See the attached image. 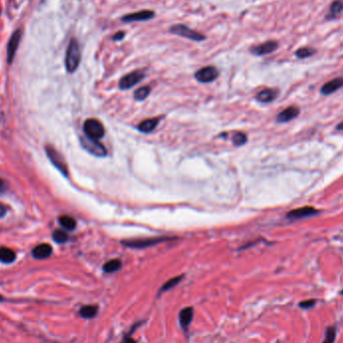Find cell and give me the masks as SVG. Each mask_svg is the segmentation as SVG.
<instances>
[{
  "label": "cell",
  "instance_id": "6da1fadb",
  "mask_svg": "<svg viewBox=\"0 0 343 343\" xmlns=\"http://www.w3.org/2000/svg\"><path fill=\"white\" fill-rule=\"evenodd\" d=\"M81 60V52L78 41L73 38L68 44L65 53V67L69 74H73L78 69Z\"/></svg>",
  "mask_w": 343,
  "mask_h": 343
},
{
  "label": "cell",
  "instance_id": "7a4b0ae2",
  "mask_svg": "<svg viewBox=\"0 0 343 343\" xmlns=\"http://www.w3.org/2000/svg\"><path fill=\"white\" fill-rule=\"evenodd\" d=\"M173 240V238H165V237H159V238H140V239H130V240H124L122 241V244L130 247V248H147L151 247L154 245L159 244V243L165 242V241H171Z\"/></svg>",
  "mask_w": 343,
  "mask_h": 343
},
{
  "label": "cell",
  "instance_id": "3957f363",
  "mask_svg": "<svg viewBox=\"0 0 343 343\" xmlns=\"http://www.w3.org/2000/svg\"><path fill=\"white\" fill-rule=\"evenodd\" d=\"M83 132L85 136L94 139L101 140L105 136V126L96 119H89L83 124Z\"/></svg>",
  "mask_w": 343,
  "mask_h": 343
},
{
  "label": "cell",
  "instance_id": "277c9868",
  "mask_svg": "<svg viewBox=\"0 0 343 343\" xmlns=\"http://www.w3.org/2000/svg\"><path fill=\"white\" fill-rule=\"evenodd\" d=\"M170 32L176 34L181 37L188 38L193 41H203L206 39V36L202 33H200L194 30H191L190 27L184 24H176L170 27Z\"/></svg>",
  "mask_w": 343,
  "mask_h": 343
},
{
  "label": "cell",
  "instance_id": "5b68a950",
  "mask_svg": "<svg viewBox=\"0 0 343 343\" xmlns=\"http://www.w3.org/2000/svg\"><path fill=\"white\" fill-rule=\"evenodd\" d=\"M80 144L85 151H88L90 154H92L95 156H101V158H104V156H106L108 155V151L105 148V146L103 144H101L99 140H97L91 139L87 136L81 137Z\"/></svg>",
  "mask_w": 343,
  "mask_h": 343
},
{
  "label": "cell",
  "instance_id": "8992f818",
  "mask_svg": "<svg viewBox=\"0 0 343 343\" xmlns=\"http://www.w3.org/2000/svg\"><path fill=\"white\" fill-rule=\"evenodd\" d=\"M146 73L144 70H135L132 73L127 74L124 76L120 81H119V87L121 90H130L133 87H135L136 84H138L140 81L145 78Z\"/></svg>",
  "mask_w": 343,
  "mask_h": 343
},
{
  "label": "cell",
  "instance_id": "52a82bcc",
  "mask_svg": "<svg viewBox=\"0 0 343 343\" xmlns=\"http://www.w3.org/2000/svg\"><path fill=\"white\" fill-rule=\"evenodd\" d=\"M46 151H47V155L48 156V159L50 160V162L55 166V168L59 170L62 175L67 177L68 176V168H67V165H66L64 159L62 158V156L51 146H47Z\"/></svg>",
  "mask_w": 343,
  "mask_h": 343
},
{
  "label": "cell",
  "instance_id": "ba28073f",
  "mask_svg": "<svg viewBox=\"0 0 343 343\" xmlns=\"http://www.w3.org/2000/svg\"><path fill=\"white\" fill-rule=\"evenodd\" d=\"M318 214H319V211L317 209H315L314 207H311V206H305V207L291 210L287 214V215H286V218H287L289 221H297V220H301V219L316 216V215H318Z\"/></svg>",
  "mask_w": 343,
  "mask_h": 343
},
{
  "label": "cell",
  "instance_id": "9c48e42d",
  "mask_svg": "<svg viewBox=\"0 0 343 343\" xmlns=\"http://www.w3.org/2000/svg\"><path fill=\"white\" fill-rule=\"evenodd\" d=\"M218 77H219V70L215 66H212V65L200 68L195 74V78L199 82H202V83L212 82L215 79H217Z\"/></svg>",
  "mask_w": 343,
  "mask_h": 343
},
{
  "label": "cell",
  "instance_id": "30bf717a",
  "mask_svg": "<svg viewBox=\"0 0 343 343\" xmlns=\"http://www.w3.org/2000/svg\"><path fill=\"white\" fill-rule=\"evenodd\" d=\"M155 17V12L153 10H140L133 13H128L124 16L121 20L125 23H130L135 21H147Z\"/></svg>",
  "mask_w": 343,
  "mask_h": 343
},
{
  "label": "cell",
  "instance_id": "8fae6325",
  "mask_svg": "<svg viewBox=\"0 0 343 343\" xmlns=\"http://www.w3.org/2000/svg\"><path fill=\"white\" fill-rule=\"evenodd\" d=\"M22 36V32L20 30H17L13 32V34L11 35L8 45H7V62L9 64L12 63L14 57H16V51L18 49L19 44H20V39Z\"/></svg>",
  "mask_w": 343,
  "mask_h": 343
},
{
  "label": "cell",
  "instance_id": "7c38bea8",
  "mask_svg": "<svg viewBox=\"0 0 343 343\" xmlns=\"http://www.w3.org/2000/svg\"><path fill=\"white\" fill-rule=\"evenodd\" d=\"M278 48V42L275 40H269L266 42H263V44L253 47L250 51L254 54V55H266L269 53H272L273 51H275Z\"/></svg>",
  "mask_w": 343,
  "mask_h": 343
},
{
  "label": "cell",
  "instance_id": "4fadbf2b",
  "mask_svg": "<svg viewBox=\"0 0 343 343\" xmlns=\"http://www.w3.org/2000/svg\"><path fill=\"white\" fill-rule=\"evenodd\" d=\"M299 109L297 107H288L287 109H283L281 112L277 114L276 121L279 124H284L288 123L294 119H296L299 116Z\"/></svg>",
  "mask_w": 343,
  "mask_h": 343
},
{
  "label": "cell",
  "instance_id": "5bb4252c",
  "mask_svg": "<svg viewBox=\"0 0 343 343\" xmlns=\"http://www.w3.org/2000/svg\"><path fill=\"white\" fill-rule=\"evenodd\" d=\"M342 87H343V78H336L324 83L322 85L320 92L324 95H329L339 91Z\"/></svg>",
  "mask_w": 343,
  "mask_h": 343
},
{
  "label": "cell",
  "instance_id": "9a60e30c",
  "mask_svg": "<svg viewBox=\"0 0 343 343\" xmlns=\"http://www.w3.org/2000/svg\"><path fill=\"white\" fill-rule=\"evenodd\" d=\"M193 316H194V310L192 307H186L181 310L179 314V319H180L181 327L184 331L189 330V326L192 323Z\"/></svg>",
  "mask_w": 343,
  "mask_h": 343
},
{
  "label": "cell",
  "instance_id": "2e32d148",
  "mask_svg": "<svg viewBox=\"0 0 343 343\" xmlns=\"http://www.w3.org/2000/svg\"><path fill=\"white\" fill-rule=\"evenodd\" d=\"M31 254L34 259H38V260L47 259L52 254V247L49 244H46V243H44V244H40L34 247Z\"/></svg>",
  "mask_w": 343,
  "mask_h": 343
},
{
  "label": "cell",
  "instance_id": "e0dca14e",
  "mask_svg": "<svg viewBox=\"0 0 343 343\" xmlns=\"http://www.w3.org/2000/svg\"><path fill=\"white\" fill-rule=\"evenodd\" d=\"M279 94L278 90L275 89H265L256 94V99L260 103H271L277 98Z\"/></svg>",
  "mask_w": 343,
  "mask_h": 343
},
{
  "label": "cell",
  "instance_id": "ac0fdd59",
  "mask_svg": "<svg viewBox=\"0 0 343 343\" xmlns=\"http://www.w3.org/2000/svg\"><path fill=\"white\" fill-rule=\"evenodd\" d=\"M161 118H152V119H147L145 121H142L139 124L138 130L141 133H151L153 132L155 128L158 125Z\"/></svg>",
  "mask_w": 343,
  "mask_h": 343
},
{
  "label": "cell",
  "instance_id": "d6986e66",
  "mask_svg": "<svg viewBox=\"0 0 343 343\" xmlns=\"http://www.w3.org/2000/svg\"><path fill=\"white\" fill-rule=\"evenodd\" d=\"M342 11H343V0H334V1L330 5L329 12L327 13L326 18L328 20L334 19L339 16Z\"/></svg>",
  "mask_w": 343,
  "mask_h": 343
},
{
  "label": "cell",
  "instance_id": "ffe728a7",
  "mask_svg": "<svg viewBox=\"0 0 343 343\" xmlns=\"http://www.w3.org/2000/svg\"><path fill=\"white\" fill-rule=\"evenodd\" d=\"M98 313L97 305H85L80 308L79 315L84 319H93Z\"/></svg>",
  "mask_w": 343,
  "mask_h": 343
},
{
  "label": "cell",
  "instance_id": "44dd1931",
  "mask_svg": "<svg viewBox=\"0 0 343 343\" xmlns=\"http://www.w3.org/2000/svg\"><path fill=\"white\" fill-rule=\"evenodd\" d=\"M16 255L13 250L6 247L0 248V262L4 264H10L16 261Z\"/></svg>",
  "mask_w": 343,
  "mask_h": 343
},
{
  "label": "cell",
  "instance_id": "7402d4cb",
  "mask_svg": "<svg viewBox=\"0 0 343 343\" xmlns=\"http://www.w3.org/2000/svg\"><path fill=\"white\" fill-rule=\"evenodd\" d=\"M122 268V261L119 259H111L106 262L103 266V270L106 273H114Z\"/></svg>",
  "mask_w": 343,
  "mask_h": 343
},
{
  "label": "cell",
  "instance_id": "603a6c76",
  "mask_svg": "<svg viewBox=\"0 0 343 343\" xmlns=\"http://www.w3.org/2000/svg\"><path fill=\"white\" fill-rule=\"evenodd\" d=\"M184 278V275H180V276H177V277H174V278H172L170 280H168L159 291V295L163 292H166V291H169L171 289H173L174 287H176V286L182 281V279Z\"/></svg>",
  "mask_w": 343,
  "mask_h": 343
},
{
  "label": "cell",
  "instance_id": "cb8c5ba5",
  "mask_svg": "<svg viewBox=\"0 0 343 343\" xmlns=\"http://www.w3.org/2000/svg\"><path fill=\"white\" fill-rule=\"evenodd\" d=\"M59 222L61 224V226L66 230H74L77 226V221L75 220V218L67 216V215H63L61 216L59 219Z\"/></svg>",
  "mask_w": 343,
  "mask_h": 343
},
{
  "label": "cell",
  "instance_id": "d4e9b609",
  "mask_svg": "<svg viewBox=\"0 0 343 343\" xmlns=\"http://www.w3.org/2000/svg\"><path fill=\"white\" fill-rule=\"evenodd\" d=\"M151 93V88L150 87H141L140 89H138L135 94H134V98L136 99V101H139V102H141V101H144L145 98L148 97V95L150 94Z\"/></svg>",
  "mask_w": 343,
  "mask_h": 343
},
{
  "label": "cell",
  "instance_id": "484cf974",
  "mask_svg": "<svg viewBox=\"0 0 343 343\" xmlns=\"http://www.w3.org/2000/svg\"><path fill=\"white\" fill-rule=\"evenodd\" d=\"M314 53H315V49H313L311 47H301L296 50L295 55L300 60H304L312 56Z\"/></svg>",
  "mask_w": 343,
  "mask_h": 343
},
{
  "label": "cell",
  "instance_id": "4316f807",
  "mask_svg": "<svg viewBox=\"0 0 343 343\" xmlns=\"http://www.w3.org/2000/svg\"><path fill=\"white\" fill-rule=\"evenodd\" d=\"M336 338V328L335 327H327L325 331V338L322 343H334Z\"/></svg>",
  "mask_w": 343,
  "mask_h": 343
},
{
  "label": "cell",
  "instance_id": "83f0119b",
  "mask_svg": "<svg viewBox=\"0 0 343 343\" xmlns=\"http://www.w3.org/2000/svg\"><path fill=\"white\" fill-rule=\"evenodd\" d=\"M52 238L59 244H63L68 240V235L62 230H55L52 234Z\"/></svg>",
  "mask_w": 343,
  "mask_h": 343
},
{
  "label": "cell",
  "instance_id": "f1b7e54d",
  "mask_svg": "<svg viewBox=\"0 0 343 343\" xmlns=\"http://www.w3.org/2000/svg\"><path fill=\"white\" fill-rule=\"evenodd\" d=\"M246 141H247V136L244 133H236L233 137V142L237 147L246 144Z\"/></svg>",
  "mask_w": 343,
  "mask_h": 343
},
{
  "label": "cell",
  "instance_id": "f546056e",
  "mask_svg": "<svg viewBox=\"0 0 343 343\" xmlns=\"http://www.w3.org/2000/svg\"><path fill=\"white\" fill-rule=\"evenodd\" d=\"M317 303V300L316 299H308V300H305V301H301L299 303V307L300 308H302V309H310L312 307H314L316 305Z\"/></svg>",
  "mask_w": 343,
  "mask_h": 343
},
{
  "label": "cell",
  "instance_id": "4dcf8cb0",
  "mask_svg": "<svg viewBox=\"0 0 343 343\" xmlns=\"http://www.w3.org/2000/svg\"><path fill=\"white\" fill-rule=\"evenodd\" d=\"M125 36V31H119L116 34L112 35V40L120 41V40H123Z\"/></svg>",
  "mask_w": 343,
  "mask_h": 343
},
{
  "label": "cell",
  "instance_id": "1f68e13d",
  "mask_svg": "<svg viewBox=\"0 0 343 343\" xmlns=\"http://www.w3.org/2000/svg\"><path fill=\"white\" fill-rule=\"evenodd\" d=\"M5 189H6V184L1 178H0V193H2L3 191H5Z\"/></svg>",
  "mask_w": 343,
  "mask_h": 343
},
{
  "label": "cell",
  "instance_id": "d6a6232c",
  "mask_svg": "<svg viewBox=\"0 0 343 343\" xmlns=\"http://www.w3.org/2000/svg\"><path fill=\"white\" fill-rule=\"evenodd\" d=\"M6 214V208L0 204V218H2L4 215Z\"/></svg>",
  "mask_w": 343,
  "mask_h": 343
},
{
  "label": "cell",
  "instance_id": "836d02e7",
  "mask_svg": "<svg viewBox=\"0 0 343 343\" xmlns=\"http://www.w3.org/2000/svg\"><path fill=\"white\" fill-rule=\"evenodd\" d=\"M336 130H337V131H343V122H341V123L338 124V125L336 126Z\"/></svg>",
  "mask_w": 343,
  "mask_h": 343
},
{
  "label": "cell",
  "instance_id": "e575fe53",
  "mask_svg": "<svg viewBox=\"0 0 343 343\" xmlns=\"http://www.w3.org/2000/svg\"><path fill=\"white\" fill-rule=\"evenodd\" d=\"M2 301H4V298L1 294H0V302H2Z\"/></svg>",
  "mask_w": 343,
  "mask_h": 343
},
{
  "label": "cell",
  "instance_id": "d590c367",
  "mask_svg": "<svg viewBox=\"0 0 343 343\" xmlns=\"http://www.w3.org/2000/svg\"><path fill=\"white\" fill-rule=\"evenodd\" d=\"M340 294H341V295H342V296H343V289H342V291H341V292H340Z\"/></svg>",
  "mask_w": 343,
  "mask_h": 343
}]
</instances>
